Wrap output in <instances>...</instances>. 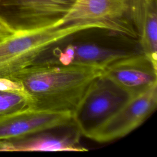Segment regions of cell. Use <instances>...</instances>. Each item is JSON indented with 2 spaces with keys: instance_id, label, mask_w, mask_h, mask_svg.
Listing matches in <instances>:
<instances>
[{
  "instance_id": "4fadbf2b",
  "label": "cell",
  "mask_w": 157,
  "mask_h": 157,
  "mask_svg": "<svg viewBox=\"0 0 157 157\" xmlns=\"http://www.w3.org/2000/svg\"><path fill=\"white\" fill-rule=\"evenodd\" d=\"M15 32L0 19V42L13 35Z\"/></svg>"
},
{
  "instance_id": "7a4b0ae2",
  "label": "cell",
  "mask_w": 157,
  "mask_h": 157,
  "mask_svg": "<svg viewBox=\"0 0 157 157\" xmlns=\"http://www.w3.org/2000/svg\"><path fill=\"white\" fill-rule=\"evenodd\" d=\"M86 29L83 25L58 24L15 33L0 42V78L29 66L55 44Z\"/></svg>"
},
{
  "instance_id": "8fae6325",
  "label": "cell",
  "mask_w": 157,
  "mask_h": 157,
  "mask_svg": "<svg viewBox=\"0 0 157 157\" xmlns=\"http://www.w3.org/2000/svg\"><path fill=\"white\" fill-rule=\"evenodd\" d=\"M128 1L142 53L157 66V0Z\"/></svg>"
},
{
  "instance_id": "277c9868",
  "label": "cell",
  "mask_w": 157,
  "mask_h": 157,
  "mask_svg": "<svg viewBox=\"0 0 157 157\" xmlns=\"http://www.w3.org/2000/svg\"><path fill=\"white\" fill-rule=\"evenodd\" d=\"M78 0H0V19L13 31L61 24Z\"/></svg>"
},
{
  "instance_id": "7c38bea8",
  "label": "cell",
  "mask_w": 157,
  "mask_h": 157,
  "mask_svg": "<svg viewBox=\"0 0 157 157\" xmlns=\"http://www.w3.org/2000/svg\"><path fill=\"white\" fill-rule=\"evenodd\" d=\"M31 107V100L23 91L0 89V116Z\"/></svg>"
},
{
  "instance_id": "5b68a950",
  "label": "cell",
  "mask_w": 157,
  "mask_h": 157,
  "mask_svg": "<svg viewBox=\"0 0 157 157\" xmlns=\"http://www.w3.org/2000/svg\"><path fill=\"white\" fill-rule=\"evenodd\" d=\"M61 25L91 24L131 37L137 36L128 0H78Z\"/></svg>"
},
{
  "instance_id": "ba28073f",
  "label": "cell",
  "mask_w": 157,
  "mask_h": 157,
  "mask_svg": "<svg viewBox=\"0 0 157 157\" xmlns=\"http://www.w3.org/2000/svg\"><path fill=\"white\" fill-rule=\"evenodd\" d=\"M104 74L130 96L157 85V66L143 53L116 60L104 69Z\"/></svg>"
},
{
  "instance_id": "6da1fadb",
  "label": "cell",
  "mask_w": 157,
  "mask_h": 157,
  "mask_svg": "<svg viewBox=\"0 0 157 157\" xmlns=\"http://www.w3.org/2000/svg\"><path fill=\"white\" fill-rule=\"evenodd\" d=\"M104 69L82 64L63 65L39 59L9 78L19 83L33 109L72 112Z\"/></svg>"
},
{
  "instance_id": "9c48e42d",
  "label": "cell",
  "mask_w": 157,
  "mask_h": 157,
  "mask_svg": "<svg viewBox=\"0 0 157 157\" xmlns=\"http://www.w3.org/2000/svg\"><path fill=\"white\" fill-rule=\"evenodd\" d=\"M58 128V127H57ZM47 129L16 140H9L13 151H84L87 149L80 144V132L73 124Z\"/></svg>"
},
{
  "instance_id": "3957f363",
  "label": "cell",
  "mask_w": 157,
  "mask_h": 157,
  "mask_svg": "<svg viewBox=\"0 0 157 157\" xmlns=\"http://www.w3.org/2000/svg\"><path fill=\"white\" fill-rule=\"evenodd\" d=\"M129 97L103 73L90 85L72 112L74 124L81 134L87 137Z\"/></svg>"
},
{
  "instance_id": "52a82bcc",
  "label": "cell",
  "mask_w": 157,
  "mask_h": 157,
  "mask_svg": "<svg viewBox=\"0 0 157 157\" xmlns=\"http://www.w3.org/2000/svg\"><path fill=\"white\" fill-rule=\"evenodd\" d=\"M73 124L72 112L28 108L0 116V140L19 139L47 129Z\"/></svg>"
},
{
  "instance_id": "8992f818",
  "label": "cell",
  "mask_w": 157,
  "mask_h": 157,
  "mask_svg": "<svg viewBox=\"0 0 157 157\" xmlns=\"http://www.w3.org/2000/svg\"><path fill=\"white\" fill-rule=\"evenodd\" d=\"M157 105V85L128 101L112 116L93 131L87 137L107 142L123 137L140 126L155 110Z\"/></svg>"
},
{
  "instance_id": "30bf717a",
  "label": "cell",
  "mask_w": 157,
  "mask_h": 157,
  "mask_svg": "<svg viewBox=\"0 0 157 157\" xmlns=\"http://www.w3.org/2000/svg\"><path fill=\"white\" fill-rule=\"evenodd\" d=\"M130 53H131L94 43L79 42L69 44L63 49L56 48L53 51L55 57L46 60L63 65H88L104 69L112 63Z\"/></svg>"
}]
</instances>
